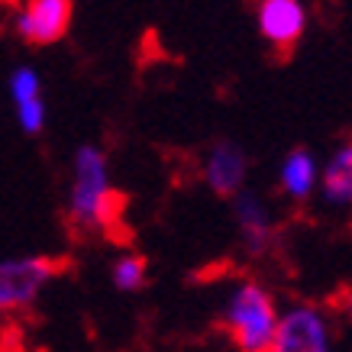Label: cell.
I'll list each match as a JSON object with an SVG mask.
<instances>
[{"label":"cell","instance_id":"cell-1","mask_svg":"<svg viewBox=\"0 0 352 352\" xmlns=\"http://www.w3.org/2000/svg\"><path fill=\"white\" fill-rule=\"evenodd\" d=\"M123 194H117L107 182V159L100 149L85 146L75 159V184H72V207H68V226L75 233H107L123 217Z\"/></svg>","mask_w":352,"mask_h":352},{"label":"cell","instance_id":"cell-2","mask_svg":"<svg viewBox=\"0 0 352 352\" xmlns=\"http://www.w3.org/2000/svg\"><path fill=\"white\" fill-rule=\"evenodd\" d=\"M275 298L258 281H243L230 294L223 310V330L236 352H268L278 330Z\"/></svg>","mask_w":352,"mask_h":352},{"label":"cell","instance_id":"cell-3","mask_svg":"<svg viewBox=\"0 0 352 352\" xmlns=\"http://www.w3.org/2000/svg\"><path fill=\"white\" fill-rule=\"evenodd\" d=\"M58 272H62V262L52 256L0 262V314L7 317V314L30 310Z\"/></svg>","mask_w":352,"mask_h":352},{"label":"cell","instance_id":"cell-4","mask_svg":"<svg viewBox=\"0 0 352 352\" xmlns=\"http://www.w3.org/2000/svg\"><path fill=\"white\" fill-rule=\"evenodd\" d=\"M268 352H330V323L323 310L314 304H298L281 314Z\"/></svg>","mask_w":352,"mask_h":352},{"label":"cell","instance_id":"cell-5","mask_svg":"<svg viewBox=\"0 0 352 352\" xmlns=\"http://www.w3.org/2000/svg\"><path fill=\"white\" fill-rule=\"evenodd\" d=\"M72 26V0H23L16 32L30 45L58 43Z\"/></svg>","mask_w":352,"mask_h":352},{"label":"cell","instance_id":"cell-6","mask_svg":"<svg viewBox=\"0 0 352 352\" xmlns=\"http://www.w3.org/2000/svg\"><path fill=\"white\" fill-rule=\"evenodd\" d=\"M307 26V13L300 0H262L258 3V30L268 39L272 49L281 55H291V49L300 43Z\"/></svg>","mask_w":352,"mask_h":352},{"label":"cell","instance_id":"cell-7","mask_svg":"<svg viewBox=\"0 0 352 352\" xmlns=\"http://www.w3.org/2000/svg\"><path fill=\"white\" fill-rule=\"evenodd\" d=\"M207 184L214 188V194L220 197H233L243 184V175H245V155L239 146L233 142H220L214 146L210 159H207Z\"/></svg>","mask_w":352,"mask_h":352},{"label":"cell","instance_id":"cell-8","mask_svg":"<svg viewBox=\"0 0 352 352\" xmlns=\"http://www.w3.org/2000/svg\"><path fill=\"white\" fill-rule=\"evenodd\" d=\"M10 91L16 100V113H20V126L26 133H39L45 120L43 97H39V78L32 68H16L10 78Z\"/></svg>","mask_w":352,"mask_h":352},{"label":"cell","instance_id":"cell-9","mask_svg":"<svg viewBox=\"0 0 352 352\" xmlns=\"http://www.w3.org/2000/svg\"><path fill=\"white\" fill-rule=\"evenodd\" d=\"M323 194L330 204H352V139L333 152L323 171Z\"/></svg>","mask_w":352,"mask_h":352},{"label":"cell","instance_id":"cell-10","mask_svg":"<svg viewBox=\"0 0 352 352\" xmlns=\"http://www.w3.org/2000/svg\"><path fill=\"white\" fill-rule=\"evenodd\" d=\"M236 220L243 226V236L252 252H262L272 239V223H268V214L262 210V204L249 194H239L236 197Z\"/></svg>","mask_w":352,"mask_h":352},{"label":"cell","instance_id":"cell-11","mask_svg":"<svg viewBox=\"0 0 352 352\" xmlns=\"http://www.w3.org/2000/svg\"><path fill=\"white\" fill-rule=\"evenodd\" d=\"M317 182V165L304 149L291 152L285 165H281V188L291 194V197H307L310 188Z\"/></svg>","mask_w":352,"mask_h":352},{"label":"cell","instance_id":"cell-12","mask_svg":"<svg viewBox=\"0 0 352 352\" xmlns=\"http://www.w3.org/2000/svg\"><path fill=\"white\" fill-rule=\"evenodd\" d=\"M113 285L120 291H139L146 285V258L142 256H123L113 265Z\"/></svg>","mask_w":352,"mask_h":352},{"label":"cell","instance_id":"cell-13","mask_svg":"<svg viewBox=\"0 0 352 352\" xmlns=\"http://www.w3.org/2000/svg\"><path fill=\"white\" fill-rule=\"evenodd\" d=\"M0 3H7V7H13V3H16V0H0Z\"/></svg>","mask_w":352,"mask_h":352}]
</instances>
